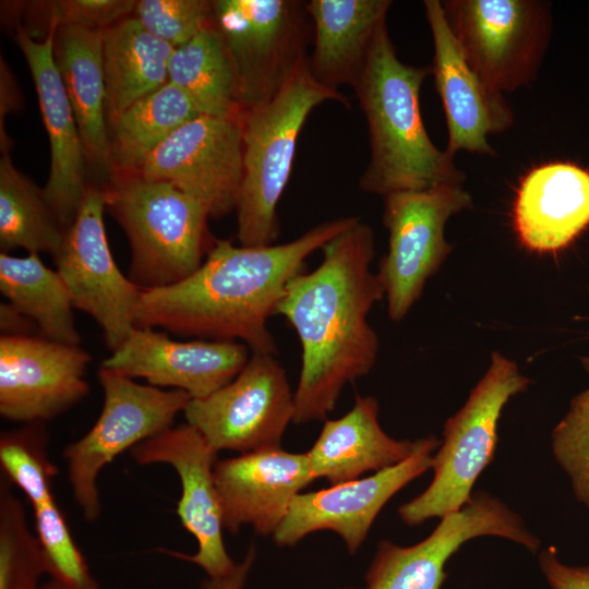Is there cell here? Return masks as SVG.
<instances>
[{
  "label": "cell",
  "mask_w": 589,
  "mask_h": 589,
  "mask_svg": "<svg viewBox=\"0 0 589 589\" xmlns=\"http://www.w3.org/2000/svg\"><path fill=\"white\" fill-rule=\"evenodd\" d=\"M321 250V263L289 283L276 311L301 346L293 392L297 424L326 420L344 387L373 369L380 347L368 321L374 304L385 297L371 271L373 229L359 218Z\"/></svg>",
  "instance_id": "6da1fadb"
},
{
  "label": "cell",
  "mask_w": 589,
  "mask_h": 589,
  "mask_svg": "<svg viewBox=\"0 0 589 589\" xmlns=\"http://www.w3.org/2000/svg\"><path fill=\"white\" fill-rule=\"evenodd\" d=\"M359 217L321 223L294 240L237 247L216 240L202 265L173 285L142 290L135 327L161 328L194 339L239 341L252 353H277L268 329L289 283L306 259Z\"/></svg>",
  "instance_id": "7a4b0ae2"
},
{
  "label": "cell",
  "mask_w": 589,
  "mask_h": 589,
  "mask_svg": "<svg viewBox=\"0 0 589 589\" xmlns=\"http://www.w3.org/2000/svg\"><path fill=\"white\" fill-rule=\"evenodd\" d=\"M431 74V65L398 59L386 22L376 29L352 87L370 139L369 164L359 179L362 191L384 197L465 181L454 156L435 146L422 121L420 89Z\"/></svg>",
  "instance_id": "3957f363"
},
{
  "label": "cell",
  "mask_w": 589,
  "mask_h": 589,
  "mask_svg": "<svg viewBox=\"0 0 589 589\" xmlns=\"http://www.w3.org/2000/svg\"><path fill=\"white\" fill-rule=\"evenodd\" d=\"M349 101L318 83L308 57L268 101L242 111L243 178L237 204L240 245L275 243L280 233L279 200L290 178L298 136L315 107Z\"/></svg>",
  "instance_id": "277c9868"
},
{
  "label": "cell",
  "mask_w": 589,
  "mask_h": 589,
  "mask_svg": "<svg viewBox=\"0 0 589 589\" xmlns=\"http://www.w3.org/2000/svg\"><path fill=\"white\" fill-rule=\"evenodd\" d=\"M104 192L106 207L130 243L128 277L142 290L189 277L216 242L206 207L168 182L117 175Z\"/></svg>",
  "instance_id": "5b68a950"
},
{
  "label": "cell",
  "mask_w": 589,
  "mask_h": 589,
  "mask_svg": "<svg viewBox=\"0 0 589 589\" xmlns=\"http://www.w3.org/2000/svg\"><path fill=\"white\" fill-rule=\"evenodd\" d=\"M529 384L514 361L498 351L492 353L485 374L444 424L443 442L432 457L431 483L398 508L404 524L418 526L430 518H442L471 501L474 482L493 460L502 411Z\"/></svg>",
  "instance_id": "8992f818"
},
{
  "label": "cell",
  "mask_w": 589,
  "mask_h": 589,
  "mask_svg": "<svg viewBox=\"0 0 589 589\" xmlns=\"http://www.w3.org/2000/svg\"><path fill=\"white\" fill-rule=\"evenodd\" d=\"M98 381L104 404L96 422L62 450L73 498L88 522L101 514L97 479L103 469L123 452L173 426L192 399L183 390L140 384L101 366Z\"/></svg>",
  "instance_id": "52a82bcc"
},
{
  "label": "cell",
  "mask_w": 589,
  "mask_h": 589,
  "mask_svg": "<svg viewBox=\"0 0 589 589\" xmlns=\"http://www.w3.org/2000/svg\"><path fill=\"white\" fill-rule=\"evenodd\" d=\"M447 25L471 68L505 93L532 83L552 34L542 0H445Z\"/></svg>",
  "instance_id": "ba28073f"
},
{
  "label": "cell",
  "mask_w": 589,
  "mask_h": 589,
  "mask_svg": "<svg viewBox=\"0 0 589 589\" xmlns=\"http://www.w3.org/2000/svg\"><path fill=\"white\" fill-rule=\"evenodd\" d=\"M213 5L242 111L268 101L308 57L312 22L306 2L217 0Z\"/></svg>",
  "instance_id": "9c48e42d"
},
{
  "label": "cell",
  "mask_w": 589,
  "mask_h": 589,
  "mask_svg": "<svg viewBox=\"0 0 589 589\" xmlns=\"http://www.w3.org/2000/svg\"><path fill=\"white\" fill-rule=\"evenodd\" d=\"M472 207L461 185L443 184L384 196L383 224L388 249L376 275L392 321L400 322L419 300L424 286L453 251L445 239L450 216Z\"/></svg>",
  "instance_id": "30bf717a"
},
{
  "label": "cell",
  "mask_w": 589,
  "mask_h": 589,
  "mask_svg": "<svg viewBox=\"0 0 589 589\" xmlns=\"http://www.w3.org/2000/svg\"><path fill=\"white\" fill-rule=\"evenodd\" d=\"M183 414L217 452L276 448L293 422V392L274 354L251 352L232 381L204 398L191 399Z\"/></svg>",
  "instance_id": "8fae6325"
},
{
  "label": "cell",
  "mask_w": 589,
  "mask_h": 589,
  "mask_svg": "<svg viewBox=\"0 0 589 589\" xmlns=\"http://www.w3.org/2000/svg\"><path fill=\"white\" fill-rule=\"evenodd\" d=\"M104 189L88 185L73 224L53 261L74 309L92 316L107 348H119L135 328L142 289L117 266L107 240Z\"/></svg>",
  "instance_id": "7c38bea8"
},
{
  "label": "cell",
  "mask_w": 589,
  "mask_h": 589,
  "mask_svg": "<svg viewBox=\"0 0 589 589\" xmlns=\"http://www.w3.org/2000/svg\"><path fill=\"white\" fill-rule=\"evenodd\" d=\"M482 536L508 539L532 553L541 544L506 504L486 492H476L469 503L442 517L434 530L417 544L400 546L388 540L380 541L362 589H441L450 556L467 541Z\"/></svg>",
  "instance_id": "4fadbf2b"
},
{
  "label": "cell",
  "mask_w": 589,
  "mask_h": 589,
  "mask_svg": "<svg viewBox=\"0 0 589 589\" xmlns=\"http://www.w3.org/2000/svg\"><path fill=\"white\" fill-rule=\"evenodd\" d=\"M241 117L202 115L188 121L132 175L175 185L211 217L228 215L237 208L243 178Z\"/></svg>",
  "instance_id": "5bb4252c"
},
{
  "label": "cell",
  "mask_w": 589,
  "mask_h": 589,
  "mask_svg": "<svg viewBox=\"0 0 589 589\" xmlns=\"http://www.w3.org/2000/svg\"><path fill=\"white\" fill-rule=\"evenodd\" d=\"M218 452L192 425L171 426L130 450L139 465L165 464L173 468L181 484L176 514L197 544L194 554L160 550L167 555L193 563L207 577L229 574L236 566L227 552L223 516L214 467Z\"/></svg>",
  "instance_id": "9a60e30c"
},
{
  "label": "cell",
  "mask_w": 589,
  "mask_h": 589,
  "mask_svg": "<svg viewBox=\"0 0 589 589\" xmlns=\"http://www.w3.org/2000/svg\"><path fill=\"white\" fill-rule=\"evenodd\" d=\"M440 445L434 435L419 438L414 450L392 467L327 489L299 493L273 534L275 543L292 546L308 534L329 530L354 554L385 504L431 468L432 453Z\"/></svg>",
  "instance_id": "2e32d148"
},
{
  "label": "cell",
  "mask_w": 589,
  "mask_h": 589,
  "mask_svg": "<svg viewBox=\"0 0 589 589\" xmlns=\"http://www.w3.org/2000/svg\"><path fill=\"white\" fill-rule=\"evenodd\" d=\"M89 362L80 345L1 335L0 414L24 424L62 414L87 396Z\"/></svg>",
  "instance_id": "e0dca14e"
},
{
  "label": "cell",
  "mask_w": 589,
  "mask_h": 589,
  "mask_svg": "<svg viewBox=\"0 0 589 589\" xmlns=\"http://www.w3.org/2000/svg\"><path fill=\"white\" fill-rule=\"evenodd\" d=\"M433 40L432 74L446 125V152L495 155L488 137L510 129L515 121L503 93L492 88L468 63L452 34L440 0L423 1Z\"/></svg>",
  "instance_id": "ac0fdd59"
},
{
  "label": "cell",
  "mask_w": 589,
  "mask_h": 589,
  "mask_svg": "<svg viewBox=\"0 0 589 589\" xmlns=\"http://www.w3.org/2000/svg\"><path fill=\"white\" fill-rule=\"evenodd\" d=\"M250 356V349L239 341H178L165 332L135 327L100 366L199 399L232 381Z\"/></svg>",
  "instance_id": "d6986e66"
},
{
  "label": "cell",
  "mask_w": 589,
  "mask_h": 589,
  "mask_svg": "<svg viewBox=\"0 0 589 589\" xmlns=\"http://www.w3.org/2000/svg\"><path fill=\"white\" fill-rule=\"evenodd\" d=\"M214 479L224 529L237 533L250 525L262 536L276 532L294 497L315 480L306 453L281 447L217 460Z\"/></svg>",
  "instance_id": "ffe728a7"
},
{
  "label": "cell",
  "mask_w": 589,
  "mask_h": 589,
  "mask_svg": "<svg viewBox=\"0 0 589 589\" xmlns=\"http://www.w3.org/2000/svg\"><path fill=\"white\" fill-rule=\"evenodd\" d=\"M0 466L4 477L22 490L33 508L35 533L47 556L50 577L63 586L85 581L91 573L88 565L53 495L58 468L49 457L44 423H27L2 432Z\"/></svg>",
  "instance_id": "44dd1931"
},
{
  "label": "cell",
  "mask_w": 589,
  "mask_h": 589,
  "mask_svg": "<svg viewBox=\"0 0 589 589\" xmlns=\"http://www.w3.org/2000/svg\"><path fill=\"white\" fill-rule=\"evenodd\" d=\"M57 28V23L50 20L47 37L37 41L19 27L16 40L29 67L49 137L50 171L44 193L68 229L80 211L88 185L85 182L86 157L81 134L55 61Z\"/></svg>",
  "instance_id": "7402d4cb"
},
{
  "label": "cell",
  "mask_w": 589,
  "mask_h": 589,
  "mask_svg": "<svg viewBox=\"0 0 589 589\" xmlns=\"http://www.w3.org/2000/svg\"><path fill=\"white\" fill-rule=\"evenodd\" d=\"M513 219L528 250L566 248L589 226V171L561 161L531 169L517 189Z\"/></svg>",
  "instance_id": "603a6c76"
},
{
  "label": "cell",
  "mask_w": 589,
  "mask_h": 589,
  "mask_svg": "<svg viewBox=\"0 0 589 589\" xmlns=\"http://www.w3.org/2000/svg\"><path fill=\"white\" fill-rule=\"evenodd\" d=\"M417 441L396 440L378 422V402L372 396L357 395L342 417L326 419L313 446L306 452L312 473L330 485L359 479L406 459Z\"/></svg>",
  "instance_id": "cb8c5ba5"
},
{
  "label": "cell",
  "mask_w": 589,
  "mask_h": 589,
  "mask_svg": "<svg viewBox=\"0 0 589 589\" xmlns=\"http://www.w3.org/2000/svg\"><path fill=\"white\" fill-rule=\"evenodd\" d=\"M390 0H311L306 10L314 49L309 68L322 85L353 87L376 29L386 22Z\"/></svg>",
  "instance_id": "d4e9b609"
},
{
  "label": "cell",
  "mask_w": 589,
  "mask_h": 589,
  "mask_svg": "<svg viewBox=\"0 0 589 589\" xmlns=\"http://www.w3.org/2000/svg\"><path fill=\"white\" fill-rule=\"evenodd\" d=\"M104 29L58 26L53 55L81 134L86 160L108 168L109 136L103 62Z\"/></svg>",
  "instance_id": "484cf974"
},
{
  "label": "cell",
  "mask_w": 589,
  "mask_h": 589,
  "mask_svg": "<svg viewBox=\"0 0 589 589\" xmlns=\"http://www.w3.org/2000/svg\"><path fill=\"white\" fill-rule=\"evenodd\" d=\"M173 50L149 34L135 17L104 29L106 118L111 125L135 101L168 83Z\"/></svg>",
  "instance_id": "4316f807"
},
{
  "label": "cell",
  "mask_w": 589,
  "mask_h": 589,
  "mask_svg": "<svg viewBox=\"0 0 589 589\" xmlns=\"http://www.w3.org/2000/svg\"><path fill=\"white\" fill-rule=\"evenodd\" d=\"M0 290L10 303L36 322L39 336L80 345L70 292L59 273L46 266L39 254L13 256L1 252Z\"/></svg>",
  "instance_id": "83f0119b"
},
{
  "label": "cell",
  "mask_w": 589,
  "mask_h": 589,
  "mask_svg": "<svg viewBox=\"0 0 589 589\" xmlns=\"http://www.w3.org/2000/svg\"><path fill=\"white\" fill-rule=\"evenodd\" d=\"M199 116L191 99L170 82L135 101L111 125L108 168L112 176L136 171L176 130Z\"/></svg>",
  "instance_id": "f1b7e54d"
},
{
  "label": "cell",
  "mask_w": 589,
  "mask_h": 589,
  "mask_svg": "<svg viewBox=\"0 0 589 589\" xmlns=\"http://www.w3.org/2000/svg\"><path fill=\"white\" fill-rule=\"evenodd\" d=\"M168 82L180 88L202 115L242 116L232 62L215 23L173 50Z\"/></svg>",
  "instance_id": "f546056e"
},
{
  "label": "cell",
  "mask_w": 589,
  "mask_h": 589,
  "mask_svg": "<svg viewBox=\"0 0 589 589\" xmlns=\"http://www.w3.org/2000/svg\"><path fill=\"white\" fill-rule=\"evenodd\" d=\"M67 229L46 200L44 189L20 172L9 151L0 160V249L22 248L27 253L60 251Z\"/></svg>",
  "instance_id": "4dcf8cb0"
},
{
  "label": "cell",
  "mask_w": 589,
  "mask_h": 589,
  "mask_svg": "<svg viewBox=\"0 0 589 589\" xmlns=\"http://www.w3.org/2000/svg\"><path fill=\"white\" fill-rule=\"evenodd\" d=\"M11 482L0 480V589H41L49 575L45 551L29 530L25 507L13 493Z\"/></svg>",
  "instance_id": "1f68e13d"
},
{
  "label": "cell",
  "mask_w": 589,
  "mask_h": 589,
  "mask_svg": "<svg viewBox=\"0 0 589 589\" xmlns=\"http://www.w3.org/2000/svg\"><path fill=\"white\" fill-rule=\"evenodd\" d=\"M551 437L553 455L568 474L575 497L589 509V388L572 400Z\"/></svg>",
  "instance_id": "d6a6232c"
},
{
  "label": "cell",
  "mask_w": 589,
  "mask_h": 589,
  "mask_svg": "<svg viewBox=\"0 0 589 589\" xmlns=\"http://www.w3.org/2000/svg\"><path fill=\"white\" fill-rule=\"evenodd\" d=\"M135 19L154 37L175 49L215 23L213 1L141 0Z\"/></svg>",
  "instance_id": "836d02e7"
},
{
  "label": "cell",
  "mask_w": 589,
  "mask_h": 589,
  "mask_svg": "<svg viewBox=\"0 0 589 589\" xmlns=\"http://www.w3.org/2000/svg\"><path fill=\"white\" fill-rule=\"evenodd\" d=\"M49 2L50 19L58 26L80 25L89 28L106 29L124 20L135 10L132 0H63Z\"/></svg>",
  "instance_id": "e575fe53"
},
{
  "label": "cell",
  "mask_w": 589,
  "mask_h": 589,
  "mask_svg": "<svg viewBox=\"0 0 589 589\" xmlns=\"http://www.w3.org/2000/svg\"><path fill=\"white\" fill-rule=\"evenodd\" d=\"M539 565L552 589H589V566H569L562 563L553 546L540 552Z\"/></svg>",
  "instance_id": "d590c367"
},
{
  "label": "cell",
  "mask_w": 589,
  "mask_h": 589,
  "mask_svg": "<svg viewBox=\"0 0 589 589\" xmlns=\"http://www.w3.org/2000/svg\"><path fill=\"white\" fill-rule=\"evenodd\" d=\"M0 330L2 336L28 337L38 336L36 322L12 303H0Z\"/></svg>",
  "instance_id": "8d00e7d4"
},
{
  "label": "cell",
  "mask_w": 589,
  "mask_h": 589,
  "mask_svg": "<svg viewBox=\"0 0 589 589\" xmlns=\"http://www.w3.org/2000/svg\"><path fill=\"white\" fill-rule=\"evenodd\" d=\"M256 550L252 544L240 562L227 575L216 578L207 577L200 589H242L255 560Z\"/></svg>",
  "instance_id": "74e56055"
},
{
  "label": "cell",
  "mask_w": 589,
  "mask_h": 589,
  "mask_svg": "<svg viewBox=\"0 0 589 589\" xmlns=\"http://www.w3.org/2000/svg\"><path fill=\"white\" fill-rule=\"evenodd\" d=\"M41 589H61L53 580L41 586Z\"/></svg>",
  "instance_id": "f35d334b"
},
{
  "label": "cell",
  "mask_w": 589,
  "mask_h": 589,
  "mask_svg": "<svg viewBox=\"0 0 589 589\" xmlns=\"http://www.w3.org/2000/svg\"><path fill=\"white\" fill-rule=\"evenodd\" d=\"M584 368L589 372V357L582 359Z\"/></svg>",
  "instance_id": "ab89813d"
},
{
  "label": "cell",
  "mask_w": 589,
  "mask_h": 589,
  "mask_svg": "<svg viewBox=\"0 0 589 589\" xmlns=\"http://www.w3.org/2000/svg\"><path fill=\"white\" fill-rule=\"evenodd\" d=\"M96 589H100V588L98 587V588H96Z\"/></svg>",
  "instance_id": "60d3db41"
}]
</instances>
